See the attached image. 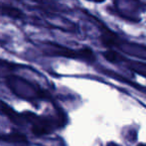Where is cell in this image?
Returning a JSON list of instances; mask_svg holds the SVG:
<instances>
[{"instance_id": "cell-3", "label": "cell", "mask_w": 146, "mask_h": 146, "mask_svg": "<svg viewBox=\"0 0 146 146\" xmlns=\"http://www.w3.org/2000/svg\"><path fill=\"white\" fill-rule=\"evenodd\" d=\"M1 13L5 16H8V17L14 18V19H21L24 17L23 12L18 8L13 7V6L3 5L1 7Z\"/></svg>"}, {"instance_id": "cell-8", "label": "cell", "mask_w": 146, "mask_h": 146, "mask_svg": "<svg viewBox=\"0 0 146 146\" xmlns=\"http://www.w3.org/2000/svg\"><path fill=\"white\" fill-rule=\"evenodd\" d=\"M92 1L96 2V3H102V2H104L106 0H92Z\"/></svg>"}, {"instance_id": "cell-9", "label": "cell", "mask_w": 146, "mask_h": 146, "mask_svg": "<svg viewBox=\"0 0 146 146\" xmlns=\"http://www.w3.org/2000/svg\"><path fill=\"white\" fill-rule=\"evenodd\" d=\"M138 146H146V145L145 144H139Z\"/></svg>"}, {"instance_id": "cell-6", "label": "cell", "mask_w": 146, "mask_h": 146, "mask_svg": "<svg viewBox=\"0 0 146 146\" xmlns=\"http://www.w3.org/2000/svg\"><path fill=\"white\" fill-rule=\"evenodd\" d=\"M0 140L6 141V142H14V143H21L26 142V136L20 133H12L7 135H0Z\"/></svg>"}, {"instance_id": "cell-5", "label": "cell", "mask_w": 146, "mask_h": 146, "mask_svg": "<svg viewBox=\"0 0 146 146\" xmlns=\"http://www.w3.org/2000/svg\"><path fill=\"white\" fill-rule=\"evenodd\" d=\"M102 56L104 57L106 60H108V62L111 63H119L121 61H125V58L118 53L115 50H112V49H108L102 53Z\"/></svg>"}, {"instance_id": "cell-7", "label": "cell", "mask_w": 146, "mask_h": 146, "mask_svg": "<svg viewBox=\"0 0 146 146\" xmlns=\"http://www.w3.org/2000/svg\"><path fill=\"white\" fill-rule=\"evenodd\" d=\"M0 109H1V111L4 113V114H6L8 117H9L10 120L14 121V122H16V123L20 122L19 115H18L15 111L12 109L11 107H9L8 105H6V104L4 103V102H2V101H0Z\"/></svg>"}, {"instance_id": "cell-1", "label": "cell", "mask_w": 146, "mask_h": 146, "mask_svg": "<svg viewBox=\"0 0 146 146\" xmlns=\"http://www.w3.org/2000/svg\"><path fill=\"white\" fill-rule=\"evenodd\" d=\"M53 54L55 56H62L71 59H81V60L88 61V62H92L96 60V55H94V51L88 47L79 49V50H72V49L61 47L58 50L53 52Z\"/></svg>"}, {"instance_id": "cell-2", "label": "cell", "mask_w": 146, "mask_h": 146, "mask_svg": "<svg viewBox=\"0 0 146 146\" xmlns=\"http://www.w3.org/2000/svg\"><path fill=\"white\" fill-rule=\"evenodd\" d=\"M126 67L134 73L146 77V63L140 61H127Z\"/></svg>"}, {"instance_id": "cell-4", "label": "cell", "mask_w": 146, "mask_h": 146, "mask_svg": "<svg viewBox=\"0 0 146 146\" xmlns=\"http://www.w3.org/2000/svg\"><path fill=\"white\" fill-rule=\"evenodd\" d=\"M100 40H102V44L106 45V47H111L115 46L118 44V39L115 34H113L110 30H106L102 33V35L100 36Z\"/></svg>"}]
</instances>
